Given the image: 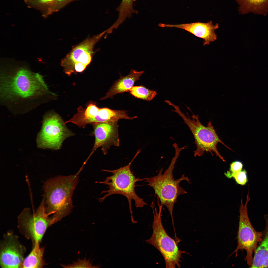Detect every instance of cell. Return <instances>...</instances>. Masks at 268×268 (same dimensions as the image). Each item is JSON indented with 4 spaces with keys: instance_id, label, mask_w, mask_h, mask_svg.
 <instances>
[{
    "instance_id": "8992f818",
    "label": "cell",
    "mask_w": 268,
    "mask_h": 268,
    "mask_svg": "<svg viewBox=\"0 0 268 268\" xmlns=\"http://www.w3.org/2000/svg\"><path fill=\"white\" fill-rule=\"evenodd\" d=\"M158 212L153 202L151 206L153 211L154 219L152 225L153 233L151 237L146 240L147 242L155 247L163 256L167 268H174L177 266L180 268V260L182 254L186 253L179 249L174 240L168 234L163 225L161 211L163 205L158 203Z\"/></svg>"
},
{
    "instance_id": "5b68a950",
    "label": "cell",
    "mask_w": 268,
    "mask_h": 268,
    "mask_svg": "<svg viewBox=\"0 0 268 268\" xmlns=\"http://www.w3.org/2000/svg\"><path fill=\"white\" fill-rule=\"evenodd\" d=\"M174 110H171L177 113L183 119L192 133L196 147L194 151V156H202L204 152H209L213 155L214 153L216 156L223 161L225 160L218 152L217 145L218 143L223 144L228 149L232 150L221 140L216 133L211 122L209 121L207 126L203 125L200 122L198 115L192 116V119L186 116L180 110L179 107L173 103L171 104Z\"/></svg>"
},
{
    "instance_id": "4fadbf2b",
    "label": "cell",
    "mask_w": 268,
    "mask_h": 268,
    "mask_svg": "<svg viewBox=\"0 0 268 268\" xmlns=\"http://www.w3.org/2000/svg\"><path fill=\"white\" fill-rule=\"evenodd\" d=\"M159 26L163 28L172 27L184 30L198 37L203 39V46L209 45L210 42L217 39L215 31L219 27L218 24L214 25L211 21L205 23L196 22L179 24L161 23L159 24Z\"/></svg>"
},
{
    "instance_id": "9a60e30c",
    "label": "cell",
    "mask_w": 268,
    "mask_h": 268,
    "mask_svg": "<svg viewBox=\"0 0 268 268\" xmlns=\"http://www.w3.org/2000/svg\"><path fill=\"white\" fill-rule=\"evenodd\" d=\"M264 218L266 226L262 232V240L254 253L250 268H268V214L265 215Z\"/></svg>"
},
{
    "instance_id": "3957f363",
    "label": "cell",
    "mask_w": 268,
    "mask_h": 268,
    "mask_svg": "<svg viewBox=\"0 0 268 268\" xmlns=\"http://www.w3.org/2000/svg\"><path fill=\"white\" fill-rule=\"evenodd\" d=\"M173 146L175 149V155L165 171L163 173V169L162 168L156 176L142 179V181L147 182V185L153 189L160 201V204L167 207L173 225V212L174 204L179 196L187 193L180 186V183L184 180L189 183L190 182V180L184 174L182 175L180 178L176 180L173 178V172L175 164L179 156L180 152L186 149V146L180 148L175 143L173 145Z\"/></svg>"
},
{
    "instance_id": "ac0fdd59",
    "label": "cell",
    "mask_w": 268,
    "mask_h": 268,
    "mask_svg": "<svg viewBox=\"0 0 268 268\" xmlns=\"http://www.w3.org/2000/svg\"><path fill=\"white\" fill-rule=\"evenodd\" d=\"M129 91L135 97L148 101L153 100L157 94L156 91L148 89L141 85L133 86Z\"/></svg>"
},
{
    "instance_id": "9c48e42d",
    "label": "cell",
    "mask_w": 268,
    "mask_h": 268,
    "mask_svg": "<svg viewBox=\"0 0 268 268\" xmlns=\"http://www.w3.org/2000/svg\"><path fill=\"white\" fill-rule=\"evenodd\" d=\"M250 200L248 193L246 203L243 204L241 199L239 208V219L237 236V245L232 253L236 257L239 250H245L246 253L245 260L249 267L253 259L254 253L259 244L261 241L262 232L256 231L254 228L250 220L247 211V204Z\"/></svg>"
},
{
    "instance_id": "7402d4cb",
    "label": "cell",
    "mask_w": 268,
    "mask_h": 268,
    "mask_svg": "<svg viewBox=\"0 0 268 268\" xmlns=\"http://www.w3.org/2000/svg\"><path fill=\"white\" fill-rule=\"evenodd\" d=\"M54 0H35L38 3L41 5L46 6L53 2Z\"/></svg>"
},
{
    "instance_id": "7a4b0ae2",
    "label": "cell",
    "mask_w": 268,
    "mask_h": 268,
    "mask_svg": "<svg viewBox=\"0 0 268 268\" xmlns=\"http://www.w3.org/2000/svg\"><path fill=\"white\" fill-rule=\"evenodd\" d=\"M81 168L76 174L59 175L46 181L43 186L44 205L47 213L56 222L69 215L73 208L72 196L78 182Z\"/></svg>"
},
{
    "instance_id": "44dd1931",
    "label": "cell",
    "mask_w": 268,
    "mask_h": 268,
    "mask_svg": "<svg viewBox=\"0 0 268 268\" xmlns=\"http://www.w3.org/2000/svg\"><path fill=\"white\" fill-rule=\"evenodd\" d=\"M233 177L237 183L242 186L245 185L248 181L247 172L244 169L236 173Z\"/></svg>"
},
{
    "instance_id": "5bb4252c",
    "label": "cell",
    "mask_w": 268,
    "mask_h": 268,
    "mask_svg": "<svg viewBox=\"0 0 268 268\" xmlns=\"http://www.w3.org/2000/svg\"><path fill=\"white\" fill-rule=\"evenodd\" d=\"M144 72L143 71H137L132 69L128 75L124 76L121 75L120 79L115 82L106 96L100 100L111 98L118 94L129 91Z\"/></svg>"
},
{
    "instance_id": "603a6c76",
    "label": "cell",
    "mask_w": 268,
    "mask_h": 268,
    "mask_svg": "<svg viewBox=\"0 0 268 268\" xmlns=\"http://www.w3.org/2000/svg\"><path fill=\"white\" fill-rule=\"evenodd\" d=\"M57 0L58 1H62V0Z\"/></svg>"
},
{
    "instance_id": "7c38bea8",
    "label": "cell",
    "mask_w": 268,
    "mask_h": 268,
    "mask_svg": "<svg viewBox=\"0 0 268 268\" xmlns=\"http://www.w3.org/2000/svg\"><path fill=\"white\" fill-rule=\"evenodd\" d=\"M93 125L95 142L92 151L85 161L86 162L99 148L101 147L103 153L106 155L111 146L119 147L120 144L117 122L97 123Z\"/></svg>"
},
{
    "instance_id": "52a82bcc",
    "label": "cell",
    "mask_w": 268,
    "mask_h": 268,
    "mask_svg": "<svg viewBox=\"0 0 268 268\" xmlns=\"http://www.w3.org/2000/svg\"><path fill=\"white\" fill-rule=\"evenodd\" d=\"M56 223L55 218L46 211L43 197L35 212L32 213L28 208L24 209L18 216L17 226L20 232L31 239L33 245L40 243L48 228Z\"/></svg>"
},
{
    "instance_id": "30bf717a",
    "label": "cell",
    "mask_w": 268,
    "mask_h": 268,
    "mask_svg": "<svg viewBox=\"0 0 268 268\" xmlns=\"http://www.w3.org/2000/svg\"><path fill=\"white\" fill-rule=\"evenodd\" d=\"M107 33L106 30L86 38L74 47L62 59L61 65L68 75L84 71L92 61L95 44Z\"/></svg>"
},
{
    "instance_id": "ffe728a7",
    "label": "cell",
    "mask_w": 268,
    "mask_h": 268,
    "mask_svg": "<svg viewBox=\"0 0 268 268\" xmlns=\"http://www.w3.org/2000/svg\"><path fill=\"white\" fill-rule=\"evenodd\" d=\"M243 166L242 163L240 161L233 162L230 164L229 171L225 173L224 174L228 178H231L235 174L242 170Z\"/></svg>"
},
{
    "instance_id": "e0dca14e",
    "label": "cell",
    "mask_w": 268,
    "mask_h": 268,
    "mask_svg": "<svg viewBox=\"0 0 268 268\" xmlns=\"http://www.w3.org/2000/svg\"><path fill=\"white\" fill-rule=\"evenodd\" d=\"M40 243H36L33 245L31 252L24 259L21 268H42L46 265L44 259V248L41 247Z\"/></svg>"
},
{
    "instance_id": "ba28073f",
    "label": "cell",
    "mask_w": 268,
    "mask_h": 268,
    "mask_svg": "<svg viewBox=\"0 0 268 268\" xmlns=\"http://www.w3.org/2000/svg\"><path fill=\"white\" fill-rule=\"evenodd\" d=\"M65 124L59 115L54 112L45 113L41 130L37 136V147L55 150L60 149L65 140L74 135Z\"/></svg>"
},
{
    "instance_id": "277c9868",
    "label": "cell",
    "mask_w": 268,
    "mask_h": 268,
    "mask_svg": "<svg viewBox=\"0 0 268 268\" xmlns=\"http://www.w3.org/2000/svg\"><path fill=\"white\" fill-rule=\"evenodd\" d=\"M141 151L140 149L137 151L127 165L113 170H102L103 171L111 173L112 175L107 177L103 181L97 182L100 184L107 185L108 187L107 190L101 192V194H105L99 199V202H102L106 198L112 195L119 194L123 196L128 200L131 220L133 222H135L133 216L132 201H134L136 208L142 207L147 205L143 199L137 195L135 191L136 183L142 181V179L136 178L131 169V164Z\"/></svg>"
},
{
    "instance_id": "2e32d148",
    "label": "cell",
    "mask_w": 268,
    "mask_h": 268,
    "mask_svg": "<svg viewBox=\"0 0 268 268\" xmlns=\"http://www.w3.org/2000/svg\"><path fill=\"white\" fill-rule=\"evenodd\" d=\"M239 5L240 14L250 13L266 16L268 13V0H235Z\"/></svg>"
},
{
    "instance_id": "d6986e66",
    "label": "cell",
    "mask_w": 268,
    "mask_h": 268,
    "mask_svg": "<svg viewBox=\"0 0 268 268\" xmlns=\"http://www.w3.org/2000/svg\"><path fill=\"white\" fill-rule=\"evenodd\" d=\"M63 268H98V266L93 265L89 260L86 258L83 259H79L71 264L67 265L61 264Z\"/></svg>"
},
{
    "instance_id": "8fae6325",
    "label": "cell",
    "mask_w": 268,
    "mask_h": 268,
    "mask_svg": "<svg viewBox=\"0 0 268 268\" xmlns=\"http://www.w3.org/2000/svg\"><path fill=\"white\" fill-rule=\"evenodd\" d=\"M25 247L12 231L4 234L0 242V265L2 268H21L25 258Z\"/></svg>"
},
{
    "instance_id": "6da1fadb",
    "label": "cell",
    "mask_w": 268,
    "mask_h": 268,
    "mask_svg": "<svg viewBox=\"0 0 268 268\" xmlns=\"http://www.w3.org/2000/svg\"><path fill=\"white\" fill-rule=\"evenodd\" d=\"M55 95L42 75L26 67L8 66L1 69L0 104L13 114L26 113Z\"/></svg>"
}]
</instances>
